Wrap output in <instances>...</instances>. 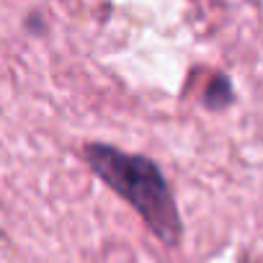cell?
<instances>
[{
    "label": "cell",
    "instance_id": "6da1fadb",
    "mask_svg": "<svg viewBox=\"0 0 263 263\" xmlns=\"http://www.w3.org/2000/svg\"><path fill=\"white\" fill-rule=\"evenodd\" d=\"M85 160L90 171L114 189L121 199H126L145 224L168 245H178L183 224L178 217V206L168 189L160 168L145 155H129L111 145L93 142L85 147Z\"/></svg>",
    "mask_w": 263,
    "mask_h": 263
},
{
    "label": "cell",
    "instance_id": "7a4b0ae2",
    "mask_svg": "<svg viewBox=\"0 0 263 263\" xmlns=\"http://www.w3.org/2000/svg\"><path fill=\"white\" fill-rule=\"evenodd\" d=\"M235 98V90H232V83L227 75H214L209 83H206V90H204V106L212 108V111H222L232 103Z\"/></svg>",
    "mask_w": 263,
    "mask_h": 263
}]
</instances>
